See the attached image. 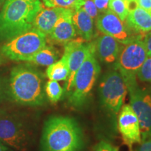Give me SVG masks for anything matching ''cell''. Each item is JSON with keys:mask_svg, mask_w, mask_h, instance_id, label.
I'll list each match as a JSON object with an SVG mask.
<instances>
[{"mask_svg": "<svg viewBox=\"0 0 151 151\" xmlns=\"http://www.w3.org/2000/svg\"><path fill=\"white\" fill-rule=\"evenodd\" d=\"M44 86L40 71L29 65H19L11 70L5 93L18 104L37 106L46 101Z\"/></svg>", "mask_w": 151, "mask_h": 151, "instance_id": "cell-1", "label": "cell"}, {"mask_svg": "<svg viewBox=\"0 0 151 151\" xmlns=\"http://www.w3.org/2000/svg\"><path fill=\"white\" fill-rule=\"evenodd\" d=\"M42 151H83V137L78 122L67 116L49 118L41 137Z\"/></svg>", "mask_w": 151, "mask_h": 151, "instance_id": "cell-2", "label": "cell"}, {"mask_svg": "<svg viewBox=\"0 0 151 151\" xmlns=\"http://www.w3.org/2000/svg\"><path fill=\"white\" fill-rule=\"evenodd\" d=\"M41 0H5L0 10V42H4L33 28Z\"/></svg>", "mask_w": 151, "mask_h": 151, "instance_id": "cell-3", "label": "cell"}, {"mask_svg": "<svg viewBox=\"0 0 151 151\" xmlns=\"http://www.w3.org/2000/svg\"><path fill=\"white\" fill-rule=\"evenodd\" d=\"M0 141L16 150H27L32 141V131L21 114L0 109Z\"/></svg>", "mask_w": 151, "mask_h": 151, "instance_id": "cell-4", "label": "cell"}, {"mask_svg": "<svg viewBox=\"0 0 151 151\" xmlns=\"http://www.w3.org/2000/svg\"><path fill=\"white\" fill-rule=\"evenodd\" d=\"M101 67L92 52L76 71L70 92L67 94L68 101L75 108L83 106L88 100L99 77Z\"/></svg>", "mask_w": 151, "mask_h": 151, "instance_id": "cell-5", "label": "cell"}, {"mask_svg": "<svg viewBox=\"0 0 151 151\" xmlns=\"http://www.w3.org/2000/svg\"><path fill=\"white\" fill-rule=\"evenodd\" d=\"M46 46V36L32 28L6 41L0 52L7 59L25 62Z\"/></svg>", "mask_w": 151, "mask_h": 151, "instance_id": "cell-6", "label": "cell"}, {"mask_svg": "<svg viewBox=\"0 0 151 151\" xmlns=\"http://www.w3.org/2000/svg\"><path fill=\"white\" fill-rule=\"evenodd\" d=\"M123 45L115 63L114 69L120 73L126 86H128L137 82L138 71L148 56L141 37Z\"/></svg>", "mask_w": 151, "mask_h": 151, "instance_id": "cell-7", "label": "cell"}, {"mask_svg": "<svg viewBox=\"0 0 151 151\" xmlns=\"http://www.w3.org/2000/svg\"><path fill=\"white\" fill-rule=\"evenodd\" d=\"M99 92L103 106L111 114H118L127 92V86L120 73L116 69L106 71L100 81Z\"/></svg>", "mask_w": 151, "mask_h": 151, "instance_id": "cell-8", "label": "cell"}, {"mask_svg": "<svg viewBox=\"0 0 151 151\" xmlns=\"http://www.w3.org/2000/svg\"><path fill=\"white\" fill-rule=\"evenodd\" d=\"M127 88L129 105L139 120L142 141L151 135V92L140 88L137 82L128 85Z\"/></svg>", "mask_w": 151, "mask_h": 151, "instance_id": "cell-9", "label": "cell"}, {"mask_svg": "<svg viewBox=\"0 0 151 151\" xmlns=\"http://www.w3.org/2000/svg\"><path fill=\"white\" fill-rule=\"evenodd\" d=\"M96 25L104 35L111 36L122 44L130 42L140 37H135L123 22L112 11L106 10L97 17Z\"/></svg>", "mask_w": 151, "mask_h": 151, "instance_id": "cell-10", "label": "cell"}, {"mask_svg": "<svg viewBox=\"0 0 151 151\" xmlns=\"http://www.w3.org/2000/svg\"><path fill=\"white\" fill-rule=\"evenodd\" d=\"M92 52H94L93 43H84L77 40H71L65 43L63 55L67 59L69 70L66 83L67 94L70 92L76 73Z\"/></svg>", "mask_w": 151, "mask_h": 151, "instance_id": "cell-11", "label": "cell"}, {"mask_svg": "<svg viewBox=\"0 0 151 151\" xmlns=\"http://www.w3.org/2000/svg\"><path fill=\"white\" fill-rule=\"evenodd\" d=\"M119 132L124 143L132 148L133 145L141 143L140 125L137 115L129 104H124L118 117Z\"/></svg>", "mask_w": 151, "mask_h": 151, "instance_id": "cell-12", "label": "cell"}, {"mask_svg": "<svg viewBox=\"0 0 151 151\" xmlns=\"http://www.w3.org/2000/svg\"><path fill=\"white\" fill-rule=\"evenodd\" d=\"M94 44V55L106 65L116 63L122 46L120 43L111 36H99Z\"/></svg>", "mask_w": 151, "mask_h": 151, "instance_id": "cell-13", "label": "cell"}, {"mask_svg": "<svg viewBox=\"0 0 151 151\" xmlns=\"http://www.w3.org/2000/svg\"><path fill=\"white\" fill-rule=\"evenodd\" d=\"M69 10V9L58 7L44 8L43 6L35 17L33 22V28L39 30L46 37L49 36L58 19Z\"/></svg>", "mask_w": 151, "mask_h": 151, "instance_id": "cell-14", "label": "cell"}, {"mask_svg": "<svg viewBox=\"0 0 151 151\" xmlns=\"http://www.w3.org/2000/svg\"><path fill=\"white\" fill-rule=\"evenodd\" d=\"M73 13V10L69 9L65 14L58 19L51 33L49 35V37L54 42L65 44L73 40L76 36L72 22Z\"/></svg>", "mask_w": 151, "mask_h": 151, "instance_id": "cell-15", "label": "cell"}, {"mask_svg": "<svg viewBox=\"0 0 151 151\" xmlns=\"http://www.w3.org/2000/svg\"><path fill=\"white\" fill-rule=\"evenodd\" d=\"M72 22L76 32L86 41H90L94 35L93 18L79 7L73 10Z\"/></svg>", "mask_w": 151, "mask_h": 151, "instance_id": "cell-16", "label": "cell"}, {"mask_svg": "<svg viewBox=\"0 0 151 151\" xmlns=\"http://www.w3.org/2000/svg\"><path fill=\"white\" fill-rule=\"evenodd\" d=\"M125 20L128 27L137 32H151V14L141 7L129 12Z\"/></svg>", "mask_w": 151, "mask_h": 151, "instance_id": "cell-17", "label": "cell"}, {"mask_svg": "<svg viewBox=\"0 0 151 151\" xmlns=\"http://www.w3.org/2000/svg\"><path fill=\"white\" fill-rule=\"evenodd\" d=\"M59 53L55 48L52 46H44L41 50L34 54L25 62H31L35 65L49 66L58 60Z\"/></svg>", "mask_w": 151, "mask_h": 151, "instance_id": "cell-18", "label": "cell"}, {"mask_svg": "<svg viewBox=\"0 0 151 151\" xmlns=\"http://www.w3.org/2000/svg\"><path fill=\"white\" fill-rule=\"evenodd\" d=\"M69 73L67 59L64 55L61 59L48 66L46 72L49 80L55 81H67Z\"/></svg>", "mask_w": 151, "mask_h": 151, "instance_id": "cell-19", "label": "cell"}, {"mask_svg": "<svg viewBox=\"0 0 151 151\" xmlns=\"http://www.w3.org/2000/svg\"><path fill=\"white\" fill-rule=\"evenodd\" d=\"M45 93L49 101L52 104H55L61 99L63 89L58 81L49 80L44 86Z\"/></svg>", "mask_w": 151, "mask_h": 151, "instance_id": "cell-20", "label": "cell"}, {"mask_svg": "<svg viewBox=\"0 0 151 151\" xmlns=\"http://www.w3.org/2000/svg\"><path fill=\"white\" fill-rule=\"evenodd\" d=\"M85 0H41V3L48 8H64L74 10L81 7Z\"/></svg>", "mask_w": 151, "mask_h": 151, "instance_id": "cell-21", "label": "cell"}, {"mask_svg": "<svg viewBox=\"0 0 151 151\" xmlns=\"http://www.w3.org/2000/svg\"><path fill=\"white\" fill-rule=\"evenodd\" d=\"M109 8L116 14L122 22L125 21L129 14L125 0H109Z\"/></svg>", "mask_w": 151, "mask_h": 151, "instance_id": "cell-22", "label": "cell"}, {"mask_svg": "<svg viewBox=\"0 0 151 151\" xmlns=\"http://www.w3.org/2000/svg\"><path fill=\"white\" fill-rule=\"evenodd\" d=\"M139 80L151 83V57H148L137 73Z\"/></svg>", "mask_w": 151, "mask_h": 151, "instance_id": "cell-23", "label": "cell"}, {"mask_svg": "<svg viewBox=\"0 0 151 151\" xmlns=\"http://www.w3.org/2000/svg\"><path fill=\"white\" fill-rule=\"evenodd\" d=\"M81 7L92 18H94L97 16L98 9L94 4L93 0H85Z\"/></svg>", "mask_w": 151, "mask_h": 151, "instance_id": "cell-24", "label": "cell"}, {"mask_svg": "<svg viewBox=\"0 0 151 151\" xmlns=\"http://www.w3.org/2000/svg\"><path fill=\"white\" fill-rule=\"evenodd\" d=\"M94 151H118V148L108 141H101L96 145Z\"/></svg>", "mask_w": 151, "mask_h": 151, "instance_id": "cell-25", "label": "cell"}, {"mask_svg": "<svg viewBox=\"0 0 151 151\" xmlns=\"http://www.w3.org/2000/svg\"><path fill=\"white\" fill-rule=\"evenodd\" d=\"M139 144L134 151H151V135Z\"/></svg>", "mask_w": 151, "mask_h": 151, "instance_id": "cell-26", "label": "cell"}, {"mask_svg": "<svg viewBox=\"0 0 151 151\" xmlns=\"http://www.w3.org/2000/svg\"><path fill=\"white\" fill-rule=\"evenodd\" d=\"M93 1L98 10L102 12L108 10L109 0H93Z\"/></svg>", "mask_w": 151, "mask_h": 151, "instance_id": "cell-27", "label": "cell"}, {"mask_svg": "<svg viewBox=\"0 0 151 151\" xmlns=\"http://www.w3.org/2000/svg\"><path fill=\"white\" fill-rule=\"evenodd\" d=\"M142 40L146 46L148 56L151 57V32H149L147 35H145Z\"/></svg>", "mask_w": 151, "mask_h": 151, "instance_id": "cell-28", "label": "cell"}, {"mask_svg": "<svg viewBox=\"0 0 151 151\" xmlns=\"http://www.w3.org/2000/svg\"><path fill=\"white\" fill-rule=\"evenodd\" d=\"M139 7L150 12L151 11V0H137Z\"/></svg>", "mask_w": 151, "mask_h": 151, "instance_id": "cell-29", "label": "cell"}, {"mask_svg": "<svg viewBox=\"0 0 151 151\" xmlns=\"http://www.w3.org/2000/svg\"><path fill=\"white\" fill-rule=\"evenodd\" d=\"M126 4H127V7L128 9V11H130L134 10L137 7H139L137 0H125Z\"/></svg>", "mask_w": 151, "mask_h": 151, "instance_id": "cell-30", "label": "cell"}, {"mask_svg": "<svg viewBox=\"0 0 151 151\" xmlns=\"http://www.w3.org/2000/svg\"><path fill=\"white\" fill-rule=\"evenodd\" d=\"M5 93V86L4 85L2 81L0 79V102L1 101V100L3 99L4 97Z\"/></svg>", "mask_w": 151, "mask_h": 151, "instance_id": "cell-31", "label": "cell"}, {"mask_svg": "<svg viewBox=\"0 0 151 151\" xmlns=\"http://www.w3.org/2000/svg\"><path fill=\"white\" fill-rule=\"evenodd\" d=\"M0 151H9L6 147L4 146V144L1 141H0Z\"/></svg>", "mask_w": 151, "mask_h": 151, "instance_id": "cell-32", "label": "cell"}, {"mask_svg": "<svg viewBox=\"0 0 151 151\" xmlns=\"http://www.w3.org/2000/svg\"><path fill=\"white\" fill-rule=\"evenodd\" d=\"M4 63H5L4 57L3 56V55L1 53V52H0V66L4 65Z\"/></svg>", "mask_w": 151, "mask_h": 151, "instance_id": "cell-33", "label": "cell"}, {"mask_svg": "<svg viewBox=\"0 0 151 151\" xmlns=\"http://www.w3.org/2000/svg\"><path fill=\"white\" fill-rule=\"evenodd\" d=\"M5 0H0V10H1V7H2V6L4 4V3Z\"/></svg>", "mask_w": 151, "mask_h": 151, "instance_id": "cell-34", "label": "cell"}, {"mask_svg": "<svg viewBox=\"0 0 151 151\" xmlns=\"http://www.w3.org/2000/svg\"><path fill=\"white\" fill-rule=\"evenodd\" d=\"M150 14H151V11H150Z\"/></svg>", "mask_w": 151, "mask_h": 151, "instance_id": "cell-35", "label": "cell"}]
</instances>
